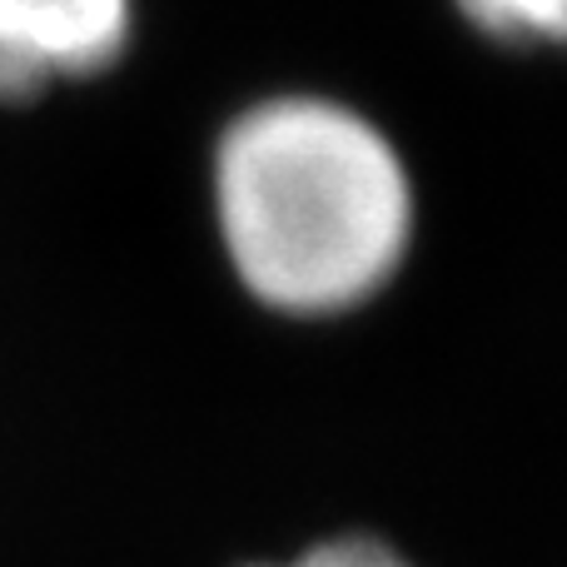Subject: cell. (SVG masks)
<instances>
[{
    "mask_svg": "<svg viewBox=\"0 0 567 567\" xmlns=\"http://www.w3.org/2000/svg\"><path fill=\"white\" fill-rule=\"evenodd\" d=\"M209 215L235 284L279 319L369 309L419 239V185L373 115L319 90L239 105L209 145Z\"/></svg>",
    "mask_w": 567,
    "mask_h": 567,
    "instance_id": "6da1fadb",
    "label": "cell"
},
{
    "mask_svg": "<svg viewBox=\"0 0 567 567\" xmlns=\"http://www.w3.org/2000/svg\"><path fill=\"white\" fill-rule=\"evenodd\" d=\"M249 567H413L393 543L373 538V533H339L313 548H303L289 563H249Z\"/></svg>",
    "mask_w": 567,
    "mask_h": 567,
    "instance_id": "277c9868",
    "label": "cell"
},
{
    "mask_svg": "<svg viewBox=\"0 0 567 567\" xmlns=\"http://www.w3.org/2000/svg\"><path fill=\"white\" fill-rule=\"evenodd\" d=\"M140 0H0V100L100 80L130 55Z\"/></svg>",
    "mask_w": 567,
    "mask_h": 567,
    "instance_id": "7a4b0ae2",
    "label": "cell"
},
{
    "mask_svg": "<svg viewBox=\"0 0 567 567\" xmlns=\"http://www.w3.org/2000/svg\"><path fill=\"white\" fill-rule=\"evenodd\" d=\"M473 35L503 50H567V0H449Z\"/></svg>",
    "mask_w": 567,
    "mask_h": 567,
    "instance_id": "3957f363",
    "label": "cell"
}]
</instances>
